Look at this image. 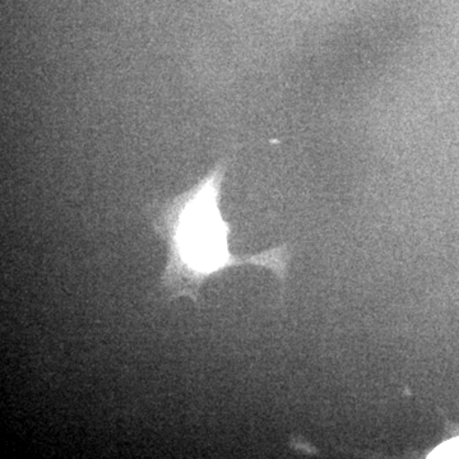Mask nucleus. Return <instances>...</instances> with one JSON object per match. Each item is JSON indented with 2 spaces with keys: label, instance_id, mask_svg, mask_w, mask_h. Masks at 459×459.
I'll use <instances>...</instances> for the list:
<instances>
[{
  "label": "nucleus",
  "instance_id": "f03ea898",
  "mask_svg": "<svg viewBox=\"0 0 459 459\" xmlns=\"http://www.w3.org/2000/svg\"><path fill=\"white\" fill-rule=\"evenodd\" d=\"M455 430L439 446H435L428 453L427 458H459V428L453 427Z\"/></svg>",
  "mask_w": 459,
  "mask_h": 459
},
{
  "label": "nucleus",
  "instance_id": "f257e3e1",
  "mask_svg": "<svg viewBox=\"0 0 459 459\" xmlns=\"http://www.w3.org/2000/svg\"><path fill=\"white\" fill-rule=\"evenodd\" d=\"M225 166L217 165L193 188L162 205L156 214L157 234L168 244V262L161 276L170 299L201 303L202 286L220 272L240 265L271 271L285 290L291 253L287 246L255 255H234L230 249L231 226L223 220L220 199Z\"/></svg>",
  "mask_w": 459,
  "mask_h": 459
}]
</instances>
